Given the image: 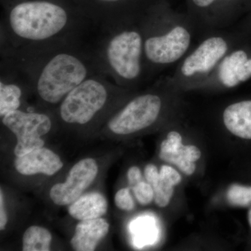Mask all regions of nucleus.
Returning a JSON list of instances; mask_svg holds the SVG:
<instances>
[{"label":"nucleus","instance_id":"nucleus-25","mask_svg":"<svg viewBox=\"0 0 251 251\" xmlns=\"http://www.w3.org/2000/svg\"><path fill=\"white\" fill-rule=\"evenodd\" d=\"M7 224V216L5 212L4 205V198H3L2 191L0 193V229L3 230Z\"/></svg>","mask_w":251,"mask_h":251},{"label":"nucleus","instance_id":"nucleus-14","mask_svg":"<svg viewBox=\"0 0 251 251\" xmlns=\"http://www.w3.org/2000/svg\"><path fill=\"white\" fill-rule=\"evenodd\" d=\"M225 127L232 134L251 140V100L229 104L223 112Z\"/></svg>","mask_w":251,"mask_h":251},{"label":"nucleus","instance_id":"nucleus-16","mask_svg":"<svg viewBox=\"0 0 251 251\" xmlns=\"http://www.w3.org/2000/svg\"><path fill=\"white\" fill-rule=\"evenodd\" d=\"M108 210L106 199L100 193L94 192L80 196L75 202L69 204V214L74 219L85 221L98 219Z\"/></svg>","mask_w":251,"mask_h":251},{"label":"nucleus","instance_id":"nucleus-10","mask_svg":"<svg viewBox=\"0 0 251 251\" xmlns=\"http://www.w3.org/2000/svg\"><path fill=\"white\" fill-rule=\"evenodd\" d=\"M251 78V56L239 44L226 54L202 88L232 89Z\"/></svg>","mask_w":251,"mask_h":251},{"label":"nucleus","instance_id":"nucleus-26","mask_svg":"<svg viewBox=\"0 0 251 251\" xmlns=\"http://www.w3.org/2000/svg\"><path fill=\"white\" fill-rule=\"evenodd\" d=\"M97 1H100L103 3H110V4H115V3L122 2V1H125L126 0H97Z\"/></svg>","mask_w":251,"mask_h":251},{"label":"nucleus","instance_id":"nucleus-15","mask_svg":"<svg viewBox=\"0 0 251 251\" xmlns=\"http://www.w3.org/2000/svg\"><path fill=\"white\" fill-rule=\"evenodd\" d=\"M201 150L195 145H184L182 141L168 143L162 149L160 158L168 163H173L185 175H191L196 170L195 162L201 158Z\"/></svg>","mask_w":251,"mask_h":251},{"label":"nucleus","instance_id":"nucleus-20","mask_svg":"<svg viewBox=\"0 0 251 251\" xmlns=\"http://www.w3.org/2000/svg\"><path fill=\"white\" fill-rule=\"evenodd\" d=\"M227 199L231 204L248 206L251 204V186L234 184L227 190Z\"/></svg>","mask_w":251,"mask_h":251},{"label":"nucleus","instance_id":"nucleus-11","mask_svg":"<svg viewBox=\"0 0 251 251\" xmlns=\"http://www.w3.org/2000/svg\"><path fill=\"white\" fill-rule=\"evenodd\" d=\"M97 162L92 158L81 160L69 171L64 183L54 185L50 196L54 204L69 205L82 196L98 174Z\"/></svg>","mask_w":251,"mask_h":251},{"label":"nucleus","instance_id":"nucleus-7","mask_svg":"<svg viewBox=\"0 0 251 251\" xmlns=\"http://www.w3.org/2000/svg\"><path fill=\"white\" fill-rule=\"evenodd\" d=\"M106 75L97 72L74 89L61 102V119L69 125H85L103 110L110 94L120 88Z\"/></svg>","mask_w":251,"mask_h":251},{"label":"nucleus","instance_id":"nucleus-6","mask_svg":"<svg viewBox=\"0 0 251 251\" xmlns=\"http://www.w3.org/2000/svg\"><path fill=\"white\" fill-rule=\"evenodd\" d=\"M177 88L171 77L160 79L151 90L137 95L109 120L108 128L117 135H126L145 130L161 119L167 96Z\"/></svg>","mask_w":251,"mask_h":251},{"label":"nucleus","instance_id":"nucleus-19","mask_svg":"<svg viewBox=\"0 0 251 251\" xmlns=\"http://www.w3.org/2000/svg\"><path fill=\"white\" fill-rule=\"evenodd\" d=\"M52 235L48 229L39 226H31L23 235V251H49Z\"/></svg>","mask_w":251,"mask_h":251},{"label":"nucleus","instance_id":"nucleus-5","mask_svg":"<svg viewBox=\"0 0 251 251\" xmlns=\"http://www.w3.org/2000/svg\"><path fill=\"white\" fill-rule=\"evenodd\" d=\"M238 44L235 33L229 27L203 33L178 63L172 81L181 91L202 88L226 54Z\"/></svg>","mask_w":251,"mask_h":251},{"label":"nucleus","instance_id":"nucleus-1","mask_svg":"<svg viewBox=\"0 0 251 251\" xmlns=\"http://www.w3.org/2000/svg\"><path fill=\"white\" fill-rule=\"evenodd\" d=\"M46 103L57 104L77 86L99 72L95 57L70 43L9 54Z\"/></svg>","mask_w":251,"mask_h":251},{"label":"nucleus","instance_id":"nucleus-9","mask_svg":"<svg viewBox=\"0 0 251 251\" xmlns=\"http://www.w3.org/2000/svg\"><path fill=\"white\" fill-rule=\"evenodd\" d=\"M242 0H186L188 13L200 35L206 31L229 27Z\"/></svg>","mask_w":251,"mask_h":251},{"label":"nucleus","instance_id":"nucleus-4","mask_svg":"<svg viewBox=\"0 0 251 251\" xmlns=\"http://www.w3.org/2000/svg\"><path fill=\"white\" fill-rule=\"evenodd\" d=\"M140 12L114 23L95 57L99 72L131 89L148 80Z\"/></svg>","mask_w":251,"mask_h":251},{"label":"nucleus","instance_id":"nucleus-3","mask_svg":"<svg viewBox=\"0 0 251 251\" xmlns=\"http://www.w3.org/2000/svg\"><path fill=\"white\" fill-rule=\"evenodd\" d=\"M147 79L177 65L200 35L188 14L176 12L166 2L140 11Z\"/></svg>","mask_w":251,"mask_h":251},{"label":"nucleus","instance_id":"nucleus-12","mask_svg":"<svg viewBox=\"0 0 251 251\" xmlns=\"http://www.w3.org/2000/svg\"><path fill=\"white\" fill-rule=\"evenodd\" d=\"M14 166L23 175L42 174L52 176L60 171L63 163L55 153L47 148L36 149L21 156H16Z\"/></svg>","mask_w":251,"mask_h":251},{"label":"nucleus","instance_id":"nucleus-13","mask_svg":"<svg viewBox=\"0 0 251 251\" xmlns=\"http://www.w3.org/2000/svg\"><path fill=\"white\" fill-rule=\"evenodd\" d=\"M109 227L106 220L101 218L81 221L75 227L71 245L75 251H93L108 233Z\"/></svg>","mask_w":251,"mask_h":251},{"label":"nucleus","instance_id":"nucleus-21","mask_svg":"<svg viewBox=\"0 0 251 251\" xmlns=\"http://www.w3.org/2000/svg\"><path fill=\"white\" fill-rule=\"evenodd\" d=\"M135 198L140 204L147 205L150 204L154 198V191L151 184L145 181H140L133 186Z\"/></svg>","mask_w":251,"mask_h":251},{"label":"nucleus","instance_id":"nucleus-18","mask_svg":"<svg viewBox=\"0 0 251 251\" xmlns=\"http://www.w3.org/2000/svg\"><path fill=\"white\" fill-rule=\"evenodd\" d=\"M13 79L1 74L0 81V115L19 110L22 90Z\"/></svg>","mask_w":251,"mask_h":251},{"label":"nucleus","instance_id":"nucleus-23","mask_svg":"<svg viewBox=\"0 0 251 251\" xmlns=\"http://www.w3.org/2000/svg\"><path fill=\"white\" fill-rule=\"evenodd\" d=\"M127 176H128V182L130 186L133 187L135 184L139 183L140 181H143L142 180V173L141 171L138 167L133 166L128 170V173H127Z\"/></svg>","mask_w":251,"mask_h":251},{"label":"nucleus","instance_id":"nucleus-8","mask_svg":"<svg viewBox=\"0 0 251 251\" xmlns=\"http://www.w3.org/2000/svg\"><path fill=\"white\" fill-rule=\"evenodd\" d=\"M2 117V123L17 138L14 149L16 156H21L36 149L43 148L41 137L49 133L52 121L45 114L15 110Z\"/></svg>","mask_w":251,"mask_h":251},{"label":"nucleus","instance_id":"nucleus-17","mask_svg":"<svg viewBox=\"0 0 251 251\" xmlns=\"http://www.w3.org/2000/svg\"><path fill=\"white\" fill-rule=\"evenodd\" d=\"M181 181V176L176 170L169 166H163L158 179L151 184L154 191V201L159 207H166L171 202L174 187Z\"/></svg>","mask_w":251,"mask_h":251},{"label":"nucleus","instance_id":"nucleus-2","mask_svg":"<svg viewBox=\"0 0 251 251\" xmlns=\"http://www.w3.org/2000/svg\"><path fill=\"white\" fill-rule=\"evenodd\" d=\"M79 24L53 1H21L10 9L4 23V35L11 46L9 53L69 43Z\"/></svg>","mask_w":251,"mask_h":251},{"label":"nucleus","instance_id":"nucleus-22","mask_svg":"<svg viewBox=\"0 0 251 251\" xmlns=\"http://www.w3.org/2000/svg\"><path fill=\"white\" fill-rule=\"evenodd\" d=\"M115 203L119 209L124 211L133 210L135 206L129 189L127 188H122L117 191L115 196Z\"/></svg>","mask_w":251,"mask_h":251},{"label":"nucleus","instance_id":"nucleus-24","mask_svg":"<svg viewBox=\"0 0 251 251\" xmlns=\"http://www.w3.org/2000/svg\"><path fill=\"white\" fill-rule=\"evenodd\" d=\"M145 176L149 184H151L159 176V171L154 165H148L145 169Z\"/></svg>","mask_w":251,"mask_h":251},{"label":"nucleus","instance_id":"nucleus-27","mask_svg":"<svg viewBox=\"0 0 251 251\" xmlns=\"http://www.w3.org/2000/svg\"><path fill=\"white\" fill-rule=\"evenodd\" d=\"M248 219H249V225L251 227V209L249 211V214H248Z\"/></svg>","mask_w":251,"mask_h":251}]
</instances>
